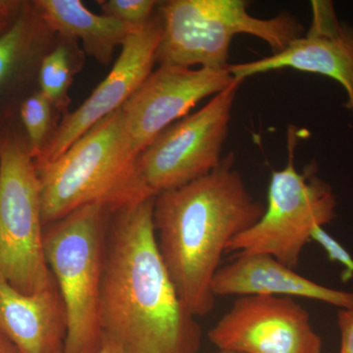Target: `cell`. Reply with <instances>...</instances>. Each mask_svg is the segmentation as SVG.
<instances>
[{
	"instance_id": "6da1fadb",
	"label": "cell",
	"mask_w": 353,
	"mask_h": 353,
	"mask_svg": "<svg viewBox=\"0 0 353 353\" xmlns=\"http://www.w3.org/2000/svg\"><path fill=\"white\" fill-rule=\"evenodd\" d=\"M154 199L111 215L102 278V329L127 353H199L201 327L179 296L158 248Z\"/></svg>"
},
{
	"instance_id": "7a4b0ae2",
	"label": "cell",
	"mask_w": 353,
	"mask_h": 353,
	"mask_svg": "<svg viewBox=\"0 0 353 353\" xmlns=\"http://www.w3.org/2000/svg\"><path fill=\"white\" fill-rule=\"evenodd\" d=\"M265 206L250 194L233 153L208 175L155 196L158 248L181 299L192 315L215 305L211 290L223 254L239 234L259 222Z\"/></svg>"
},
{
	"instance_id": "3957f363",
	"label": "cell",
	"mask_w": 353,
	"mask_h": 353,
	"mask_svg": "<svg viewBox=\"0 0 353 353\" xmlns=\"http://www.w3.org/2000/svg\"><path fill=\"white\" fill-rule=\"evenodd\" d=\"M122 110L104 118L50 163L37 165L44 227L83 206L111 212L155 196L139 175Z\"/></svg>"
},
{
	"instance_id": "277c9868",
	"label": "cell",
	"mask_w": 353,
	"mask_h": 353,
	"mask_svg": "<svg viewBox=\"0 0 353 353\" xmlns=\"http://www.w3.org/2000/svg\"><path fill=\"white\" fill-rule=\"evenodd\" d=\"M112 212L83 206L44 228V252L66 309L63 353H99L103 340L101 288Z\"/></svg>"
},
{
	"instance_id": "5b68a950",
	"label": "cell",
	"mask_w": 353,
	"mask_h": 353,
	"mask_svg": "<svg viewBox=\"0 0 353 353\" xmlns=\"http://www.w3.org/2000/svg\"><path fill=\"white\" fill-rule=\"evenodd\" d=\"M243 0H168L158 12L163 36L158 65L187 68L227 69L234 37L250 34L265 41L274 53L303 36L299 21L283 12L271 19L250 15Z\"/></svg>"
},
{
	"instance_id": "8992f818",
	"label": "cell",
	"mask_w": 353,
	"mask_h": 353,
	"mask_svg": "<svg viewBox=\"0 0 353 353\" xmlns=\"http://www.w3.org/2000/svg\"><path fill=\"white\" fill-rule=\"evenodd\" d=\"M41 183L27 139L0 136V275L14 289L37 294L52 283L46 252Z\"/></svg>"
},
{
	"instance_id": "52a82bcc",
	"label": "cell",
	"mask_w": 353,
	"mask_h": 353,
	"mask_svg": "<svg viewBox=\"0 0 353 353\" xmlns=\"http://www.w3.org/2000/svg\"><path fill=\"white\" fill-rule=\"evenodd\" d=\"M297 139L294 128L289 129L287 165L272 173L263 216L236 236L227 252L271 255L296 270L313 230L336 217V196L331 185L317 176L315 162L303 173L294 166Z\"/></svg>"
},
{
	"instance_id": "ba28073f",
	"label": "cell",
	"mask_w": 353,
	"mask_h": 353,
	"mask_svg": "<svg viewBox=\"0 0 353 353\" xmlns=\"http://www.w3.org/2000/svg\"><path fill=\"white\" fill-rule=\"evenodd\" d=\"M241 83L234 80L196 112L167 128L139 154V175L154 196L183 187L220 166Z\"/></svg>"
},
{
	"instance_id": "9c48e42d",
	"label": "cell",
	"mask_w": 353,
	"mask_h": 353,
	"mask_svg": "<svg viewBox=\"0 0 353 353\" xmlns=\"http://www.w3.org/2000/svg\"><path fill=\"white\" fill-rule=\"evenodd\" d=\"M220 350L238 353H322L306 309L292 297L240 296L208 332Z\"/></svg>"
},
{
	"instance_id": "30bf717a",
	"label": "cell",
	"mask_w": 353,
	"mask_h": 353,
	"mask_svg": "<svg viewBox=\"0 0 353 353\" xmlns=\"http://www.w3.org/2000/svg\"><path fill=\"white\" fill-rule=\"evenodd\" d=\"M162 36L163 22L157 10L152 19L125 41L108 75L92 94L62 117L34 163L54 161L88 130L122 108L154 70Z\"/></svg>"
},
{
	"instance_id": "8fae6325",
	"label": "cell",
	"mask_w": 353,
	"mask_h": 353,
	"mask_svg": "<svg viewBox=\"0 0 353 353\" xmlns=\"http://www.w3.org/2000/svg\"><path fill=\"white\" fill-rule=\"evenodd\" d=\"M234 80L228 69L158 65L121 108L136 152L141 154L167 128Z\"/></svg>"
},
{
	"instance_id": "7c38bea8",
	"label": "cell",
	"mask_w": 353,
	"mask_h": 353,
	"mask_svg": "<svg viewBox=\"0 0 353 353\" xmlns=\"http://www.w3.org/2000/svg\"><path fill=\"white\" fill-rule=\"evenodd\" d=\"M312 23L305 36L270 57L228 66L236 80L279 69H294L327 76L340 83L353 115V27L336 19L331 2H312Z\"/></svg>"
},
{
	"instance_id": "4fadbf2b",
	"label": "cell",
	"mask_w": 353,
	"mask_h": 353,
	"mask_svg": "<svg viewBox=\"0 0 353 353\" xmlns=\"http://www.w3.org/2000/svg\"><path fill=\"white\" fill-rule=\"evenodd\" d=\"M214 296H273L303 297L340 309L353 307V292L331 289L268 254L238 253L229 264L218 269L211 284Z\"/></svg>"
},
{
	"instance_id": "5bb4252c",
	"label": "cell",
	"mask_w": 353,
	"mask_h": 353,
	"mask_svg": "<svg viewBox=\"0 0 353 353\" xmlns=\"http://www.w3.org/2000/svg\"><path fill=\"white\" fill-rule=\"evenodd\" d=\"M0 334L19 353H63L67 314L54 278L46 290L26 294L0 275Z\"/></svg>"
},
{
	"instance_id": "9a60e30c",
	"label": "cell",
	"mask_w": 353,
	"mask_h": 353,
	"mask_svg": "<svg viewBox=\"0 0 353 353\" xmlns=\"http://www.w3.org/2000/svg\"><path fill=\"white\" fill-rule=\"evenodd\" d=\"M41 18L60 38L82 43L85 54L99 64L112 62L115 51L141 27L88 10L81 0H34ZM145 26V25H143Z\"/></svg>"
},
{
	"instance_id": "2e32d148",
	"label": "cell",
	"mask_w": 353,
	"mask_h": 353,
	"mask_svg": "<svg viewBox=\"0 0 353 353\" xmlns=\"http://www.w3.org/2000/svg\"><path fill=\"white\" fill-rule=\"evenodd\" d=\"M57 41L36 2L24 1L19 15L0 34V99L39 77L41 60Z\"/></svg>"
},
{
	"instance_id": "e0dca14e",
	"label": "cell",
	"mask_w": 353,
	"mask_h": 353,
	"mask_svg": "<svg viewBox=\"0 0 353 353\" xmlns=\"http://www.w3.org/2000/svg\"><path fill=\"white\" fill-rule=\"evenodd\" d=\"M85 52L78 43L60 38L41 60L39 70V90L62 116L69 112V90L74 76L81 71Z\"/></svg>"
},
{
	"instance_id": "ac0fdd59",
	"label": "cell",
	"mask_w": 353,
	"mask_h": 353,
	"mask_svg": "<svg viewBox=\"0 0 353 353\" xmlns=\"http://www.w3.org/2000/svg\"><path fill=\"white\" fill-rule=\"evenodd\" d=\"M57 113L53 104L39 90L28 95L21 104V120L30 152L34 160L41 157L54 134L58 125L55 123Z\"/></svg>"
},
{
	"instance_id": "d6986e66",
	"label": "cell",
	"mask_w": 353,
	"mask_h": 353,
	"mask_svg": "<svg viewBox=\"0 0 353 353\" xmlns=\"http://www.w3.org/2000/svg\"><path fill=\"white\" fill-rule=\"evenodd\" d=\"M103 15L132 27H143L159 6L155 0H101L97 1Z\"/></svg>"
},
{
	"instance_id": "ffe728a7",
	"label": "cell",
	"mask_w": 353,
	"mask_h": 353,
	"mask_svg": "<svg viewBox=\"0 0 353 353\" xmlns=\"http://www.w3.org/2000/svg\"><path fill=\"white\" fill-rule=\"evenodd\" d=\"M311 241H314L326 252L329 259L338 262L343 267L341 275L343 282H348L353 278V259L347 250L336 239L330 236L323 227H316L311 234Z\"/></svg>"
},
{
	"instance_id": "44dd1931",
	"label": "cell",
	"mask_w": 353,
	"mask_h": 353,
	"mask_svg": "<svg viewBox=\"0 0 353 353\" xmlns=\"http://www.w3.org/2000/svg\"><path fill=\"white\" fill-rule=\"evenodd\" d=\"M338 325L341 332L340 353H353V307L340 309Z\"/></svg>"
},
{
	"instance_id": "7402d4cb",
	"label": "cell",
	"mask_w": 353,
	"mask_h": 353,
	"mask_svg": "<svg viewBox=\"0 0 353 353\" xmlns=\"http://www.w3.org/2000/svg\"><path fill=\"white\" fill-rule=\"evenodd\" d=\"M24 1L0 0V34L6 31L19 15Z\"/></svg>"
},
{
	"instance_id": "603a6c76",
	"label": "cell",
	"mask_w": 353,
	"mask_h": 353,
	"mask_svg": "<svg viewBox=\"0 0 353 353\" xmlns=\"http://www.w3.org/2000/svg\"><path fill=\"white\" fill-rule=\"evenodd\" d=\"M99 353H127L124 347L108 334H104L101 350Z\"/></svg>"
},
{
	"instance_id": "cb8c5ba5",
	"label": "cell",
	"mask_w": 353,
	"mask_h": 353,
	"mask_svg": "<svg viewBox=\"0 0 353 353\" xmlns=\"http://www.w3.org/2000/svg\"><path fill=\"white\" fill-rule=\"evenodd\" d=\"M0 353H19L12 343L0 334Z\"/></svg>"
},
{
	"instance_id": "d4e9b609",
	"label": "cell",
	"mask_w": 353,
	"mask_h": 353,
	"mask_svg": "<svg viewBox=\"0 0 353 353\" xmlns=\"http://www.w3.org/2000/svg\"><path fill=\"white\" fill-rule=\"evenodd\" d=\"M219 353H238V352H228V350H220Z\"/></svg>"
}]
</instances>
